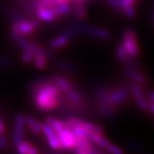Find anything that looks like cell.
<instances>
[{
    "instance_id": "obj_30",
    "label": "cell",
    "mask_w": 154,
    "mask_h": 154,
    "mask_svg": "<svg viewBox=\"0 0 154 154\" xmlns=\"http://www.w3.org/2000/svg\"><path fill=\"white\" fill-rule=\"evenodd\" d=\"M36 9L38 8H52L56 5L51 0H37L36 1Z\"/></svg>"
},
{
    "instance_id": "obj_25",
    "label": "cell",
    "mask_w": 154,
    "mask_h": 154,
    "mask_svg": "<svg viewBox=\"0 0 154 154\" xmlns=\"http://www.w3.org/2000/svg\"><path fill=\"white\" fill-rule=\"evenodd\" d=\"M82 127H83L85 129H87L88 132L90 133H97V134H103L104 129L99 125H96L92 122H82Z\"/></svg>"
},
{
    "instance_id": "obj_11",
    "label": "cell",
    "mask_w": 154,
    "mask_h": 154,
    "mask_svg": "<svg viewBox=\"0 0 154 154\" xmlns=\"http://www.w3.org/2000/svg\"><path fill=\"white\" fill-rule=\"evenodd\" d=\"M51 82L59 89L61 93H67L68 91L74 89L73 83L65 77L61 75H54L51 78Z\"/></svg>"
},
{
    "instance_id": "obj_28",
    "label": "cell",
    "mask_w": 154,
    "mask_h": 154,
    "mask_svg": "<svg viewBox=\"0 0 154 154\" xmlns=\"http://www.w3.org/2000/svg\"><path fill=\"white\" fill-rule=\"evenodd\" d=\"M99 112L101 113V115L106 116V117H110L113 114V107H111L110 105H105V104H99Z\"/></svg>"
},
{
    "instance_id": "obj_35",
    "label": "cell",
    "mask_w": 154,
    "mask_h": 154,
    "mask_svg": "<svg viewBox=\"0 0 154 154\" xmlns=\"http://www.w3.org/2000/svg\"><path fill=\"white\" fill-rule=\"evenodd\" d=\"M146 109H147L148 111L151 113V114H152L154 116V103L152 102H147V104H146Z\"/></svg>"
},
{
    "instance_id": "obj_32",
    "label": "cell",
    "mask_w": 154,
    "mask_h": 154,
    "mask_svg": "<svg viewBox=\"0 0 154 154\" xmlns=\"http://www.w3.org/2000/svg\"><path fill=\"white\" fill-rule=\"evenodd\" d=\"M108 152L112 154H122L123 151L122 150L119 146H117L116 145H114V144H109V146L106 147L105 149Z\"/></svg>"
},
{
    "instance_id": "obj_10",
    "label": "cell",
    "mask_w": 154,
    "mask_h": 154,
    "mask_svg": "<svg viewBox=\"0 0 154 154\" xmlns=\"http://www.w3.org/2000/svg\"><path fill=\"white\" fill-rule=\"evenodd\" d=\"M131 93H132L133 98L135 101V104L138 106L139 109L140 110H145L146 108V100L145 99V97L143 95L142 89L140 88V86L135 83L131 86Z\"/></svg>"
},
{
    "instance_id": "obj_12",
    "label": "cell",
    "mask_w": 154,
    "mask_h": 154,
    "mask_svg": "<svg viewBox=\"0 0 154 154\" xmlns=\"http://www.w3.org/2000/svg\"><path fill=\"white\" fill-rule=\"evenodd\" d=\"M33 60L34 62V65L38 69H39V70L45 69L47 66V54H46V51L43 48H40L38 46L35 54H34Z\"/></svg>"
},
{
    "instance_id": "obj_8",
    "label": "cell",
    "mask_w": 154,
    "mask_h": 154,
    "mask_svg": "<svg viewBox=\"0 0 154 154\" xmlns=\"http://www.w3.org/2000/svg\"><path fill=\"white\" fill-rule=\"evenodd\" d=\"M41 127H42V133L44 134L45 137L46 138L47 143L49 145L50 147L53 150L62 149L59 140H58L55 131L46 122L41 123Z\"/></svg>"
},
{
    "instance_id": "obj_23",
    "label": "cell",
    "mask_w": 154,
    "mask_h": 154,
    "mask_svg": "<svg viewBox=\"0 0 154 154\" xmlns=\"http://www.w3.org/2000/svg\"><path fill=\"white\" fill-rule=\"evenodd\" d=\"M74 12L78 19L80 20L85 19L87 17V11L84 2H75V5L74 7Z\"/></svg>"
},
{
    "instance_id": "obj_31",
    "label": "cell",
    "mask_w": 154,
    "mask_h": 154,
    "mask_svg": "<svg viewBox=\"0 0 154 154\" xmlns=\"http://www.w3.org/2000/svg\"><path fill=\"white\" fill-rule=\"evenodd\" d=\"M139 0H119V9H126L128 7H134Z\"/></svg>"
},
{
    "instance_id": "obj_16",
    "label": "cell",
    "mask_w": 154,
    "mask_h": 154,
    "mask_svg": "<svg viewBox=\"0 0 154 154\" xmlns=\"http://www.w3.org/2000/svg\"><path fill=\"white\" fill-rule=\"evenodd\" d=\"M70 38L67 36L65 33H62L60 35L57 36L55 38H53L51 42H50V47L53 50H58L66 46L69 44Z\"/></svg>"
},
{
    "instance_id": "obj_14",
    "label": "cell",
    "mask_w": 154,
    "mask_h": 154,
    "mask_svg": "<svg viewBox=\"0 0 154 154\" xmlns=\"http://www.w3.org/2000/svg\"><path fill=\"white\" fill-rule=\"evenodd\" d=\"M38 45L37 43L35 42H30L29 45L27 47V49H25L24 51H22V57H21V59H22V63H28L30 62H32L33 59V57L34 54L36 52V51L38 49Z\"/></svg>"
},
{
    "instance_id": "obj_19",
    "label": "cell",
    "mask_w": 154,
    "mask_h": 154,
    "mask_svg": "<svg viewBox=\"0 0 154 154\" xmlns=\"http://www.w3.org/2000/svg\"><path fill=\"white\" fill-rule=\"evenodd\" d=\"M45 122H46V123H47V124H48L56 133L59 132L60 130L63 129L64 128H66L67 127L64 122L60 121V120L57 119V118L53 117V116H48V117L46 118Z\"/></svg>"
},
{
    "instance_id": "obj_20",
    "label": "cell",
    "mask_w": 154,
    "mask_h": 154,
    "mask_svg": "<svg viewBox=\"0 0 154 154\" xmlns=\"http://www.w3.org/2000/svg\"><path fill=\"white\" fill-rule=\"evenodd\" d=\"M70 6L69 5V3H63V4H58L56 5L54 7H52V11L54 12L55 17H57L65 16L70 12Z\"/></svg>"
},
{
    "instance_id": "obj_22",
    "label": "cell",
    "mask_w": 154,
    "mask_h": 154,
    "mask_svg": "<svg viewBox=\"0 0 154 154\" xmlns=\"http://www.w3.org/2000/svg\"><path fill=\"white\" fill-rule=\"evenodd\" d=\"M127 76L129 77L130 79H132L133 81L135 83H137L139 85H142L146 82V78L142 74L139 73V72L133 70V69H128L125 72Z\"/></svg>"
},
{
    "instance_id": "obj_33",
    "label": "cell",
    "mask_w": 154,
    "mask_h": 154,
    "mask_svg": "<svg viewBox=\"0 0 154 154\" xmlns=\"http://www.w3.org/2000/svg\"><path fill=\"white\" fill-rule=\"evenodd\" d=\"M11 65V61L6 57H0V69Z\"/></svg>"
},
{
    "instance_id": "obj_27",
    "label": "cell",
    "mask_w": 154,
    "mask_h": 154,
    "mask_svg": "<svg viewBox=\"0 0 154 154\" xmlns=\"http://www.w3.org/2000/svg\"><path fill=\"white\" fill-rule=\"evenodd\" d=\"M17 146V152H19V153L21 154H28V152H29V150L31 148V146H32V145L28 142V141H24V140H22V142H20V143L18 144Z\"/></svg>"
},
{
    "instance_id": "obj_34",
    "label": "cell",
    "mask_w": 154,
    "mask_h": 154,
    "mask_svg": "<svg viewBox=\"0 0 154 154\" xmlns=\"http://www.w3.org/2000/svg\"><path fill=\"white\" fill-rule=\"evenodd\" d=\"M7 146L6 139L4 136V134H0V149H5Z\"/></svg>"
},
{
    "instance_id": "obj_21",
    "label": "cell",
    "mask_w": 154,
    "mask_h": 154,
    "mask_svg": "<svg viewBox=\"0 0 154 154\" xmlns=\"http://www.w3.org/2000/svg\"><path fill=\"white\" fill-rule=\"evenodd\" d=\"M11 37L16 42L18 48L20 50H22V51H24L25 49H27V47L29 45L30 42L22 35H19V34L11 33Z\"/></svg>"
},
{
    "instance_id": "obj_6",
    "label": "cell",
    "mask_w": 154,
    "mask_h": 154,
    "mask_svg": "<svg viewBox=\"0 0 154 154\" xmlns=\"http://www.w3.org/2000/svg\"><path fill=\"white\" fill-rule=\"evenodd\" d=\"M24 128H25V121L24 116L22 114H17L15 116L14 122V131L12 135L13 143L17 146L23 140L24 136Z\"/></svg>"
},
{
    "instance_id": "obj_38",
    "label": "cell",
    "mask_w": 154,
    "mask_h": 154,
    "mask_svg": "<svg viewBox=\"0 0 154 154\" xmlns=\"http://www.w3.org/2000/svg\"><path fill=\"white\" fill-rule=\"evenodd\" d=\"M73 1H75V2H84L85 0H73Z\"/></svg>"
},
{
    "instance_id": "obj_2",
    "label": "cell",
    "mask_w": 154,
    "mask_h": 154,
    "mask_svg": "<svg viewBox=\"0 0 154 154\" xmlns=\"http://www.w3.org/2000/svg\"><path fill=\"white\" fill-rule=\"evenodd\" d=\"M122 45L126 50L129 57H136L139 55V45L137 38L134 31L132 29H127L124 31L122 38Z\"/></svg>"
},
{
    "instance_id": "obj_1",
    "label": "cell",
    "mask_w": 154,
    "mask_h": 154,
    "mask_svg": "<svg viewBox=\"0 0 154 154\" xmlns=\"http://www.w3.org/2000/svg\"><path fill=\"white\" fill-rule=\"evenodd\" d=\"M34 106L40 111H50L58 106L61 92L51 82L41 81L31 87Z\"/></svg>"
},
{
    "instance_id": "obj_17",
    "label": "cell",
    "mask_w": 154,
    "mask_h": 154,
    "mask_svg": "<svg viewBox=\"0 0 154 154\" xmlns=\"http://www.w3.org/2000/svg\"><path fill=\"white\" fill-rule=\"evenodd\" d=\"M25 125H27L28 128L35 134H40L42 133V127L41 123L38 122L34 117L31 116H24Z\"/></svg>"
},
{
    "instance_id": "obj_36",
    "label": "cell",
    "mask_w": 154,
    "mask_h": 154,
    "mask_svg": "<svg viewBox=\"0 0 154 154\" xmlns=\"http://www.w3.org/2000/svg\"><path fill=\"white\" fill-rule=\"evenodd\" d=\"M5 132V124L2 121L1 117H0V134H4Z\"/></svg>"
},
{
    "instance_id": "obj_15",
    "label": "cell",
    "mask_w": 154,
    "mask_h": 154,
    "mask_svg": "<svg viewBox=\"0 0 154 154\" xmlns=\"http://www.w3.org/2000/svg\"><path fill=\"white\" fill-rule=\"evenodd\" d=\"M89 140L92 143L95 144L96 146H98L99 147L103 149H106V147L109 146V144L110 143L108 139L102 134H97V133H91L89 134Z\"/></svg>"
},
{
    "instance_id": "obj_4",
    "label": "cell",
    "mask_w": 154,
    "mask_h": 154,
    "mask_svg": "<svg viewBox=\"0 0 154 154\" xmlns=\"http://www.w3.org/2000/svg\"><path fill=\"white\" fill-rule=\"evenodd\" d=\"M128 90L125 88H119L111 90L107 92V95L105 98L104 103L105 105H108L114 107L116 105H121L122 103H123L128 98Z\"/></svg>"
},
{
    "instance_id": "obj_26",
    "label": "cell",
    "mask_w": 154,
    "mask_h": 154,
    "mask_svg": "<svg viewBox=\"0 0 154 154\" xmlns=\"http://www.w3.org/2000/svg\"><path fill=\"white\" fill-rule=\"evenodd\" d=\"M116 57L120 62H125L129 58V56L128 55L126 50L124 49L122 44L119 45L116 49Z\"/></svg>"
},
{
    "instance_id": "obj_13",
    "label": "cell",
    "mask_w": 154,
    "mask_h": 154,
    "mask_svg": "<svg viewBox=\"0 0 154 154\" xmlns=\"http://www.w3.org/2000/svg\"><path fill=\"white\" fill-rule=\"evenodd\" d=\"M36 16L39 20L45 22H53L57 18L52 11V8H38L36 9Z\"/></svg>"
},
{
    "instance_id": "obj_9",
    "label": "cell",
    "mask_w": 154,
    "mask_h": 154,
    "mask_svg": "<svg viewBox=\"0 0 154 154\" xmlns=\"http://www.w3.org/2000/svg\"><path fill=\"white\" fill-rule=\"evenodd\" d=\"M73 151L77 154L96 153V151L94 148V145L88 138L76 137L75 146L73 149Z\"/></svg>"
},
{
    "instance_id": "obj_3",
    "label": "cell",
    "mask_w": 154,
    "mask_h": 154,
    "mask_svg": "<svg viewBox=\"0 0 154 154\" xmlns=\"http://www.w3.org/2000/svg\"><path fill=\"white\" fill-rule=\"evenodd\" d=\"M38 26L39 23L37 21H28L22 17L20 20L14 21V22L11 24V32L19 35L26 36L33 33Z\"/></svg>"
},
{
    "instance_id": "obj_29",
    "label": "cell",
    "mask_w": 154,
    "mask_h": 154,
    "mask_svg": "<svg viewBox=\"0 0 154 154\" xmlns=\"http://www.w3.org/2000/svg\"><path fill=\"white\" fill-rule=\"evenodd\" d=\"M74 134L76 136V137H82V138H88L89 137V134L90 133L88 132L87 129H85L83 127H76V128H74L71 129Z\"/></svg>"
},
{
    "instance_id": "obj_18",
    "label": "cell",
    "mask_w": 154,
    "mask_h": 154,
    "mask_svg": "<svg viewBox=\"0 0 154 154\" xmlns=\"http://www.w3.org/2000/svg\"><path fill=\"white\" fill-rule=\"evenodd\" d=\"M66 94V97L68 100L71 103L72 105H74L75 106H81L82 104V95L79 94L77 91L74 89L68 91Z\"/></svg>"
},
{
    "instance_id": "obj_5",
    "label": "cell",
    "mask_w": 154,
    "mask_h": 154,
    "mask_svg": "<svg viewBox=\"0 0 154 154\" xmlns=\"http://www.w3.org/2000/svg\"><path fill=\"white\" fill-rule=\"evenodd\" d=\"M57 138L59 140L62 149L65 150H73L75 146L76 137L70 128H64L63 129L60 130L59 132L56 133Z\"/></svg>"
},
{
    "instance_id": "obj_7",
    "label": "cell",
    "mask_w": 154,
    "mask_h": 154,
    "mask_svg": "<svg viewBox=\"0 0 154 154\" xmlns=\"http://www.w3.org/2000/svg\"><path fill=\"white\" fill-rule=\"evenodd\" d=\"M81 29H82V33H85L88 36H91V37H94V38L102 39V40L109 39L110 37V32L108 30L105 29V28L82 24L81 25Z\"/></svg>"
},
{
    "instance_id": "obj_37",
    "label": "cell",
    "mask_w": 154,
    "mask_h": 154,
    "mask_svg": "<svg viewBox=\"0 0 154 154\" xmlns=\"http://www.w3.org/2000/svg\"><path fill=\"white\" fill-rule=\"evenodd\" d=\"M148 96H149V99H150V100H151V102L154 103V91L150 92L148 94Z\"/></svg>"
},
{
    "instance_id": "obj_24",
    "label": "cell",
    "mask_w": 154,
    "mask_h": 154,
    "mask_svg": "<svg viewBox=\"0 0 154 154\" xmlns=\"http://www.w3.org/2000/svg\"><path fill=\"white\" fill-rule=\"evenodd\" d=\"M56 66L60 70L65 72L75 71V67L71 63L65 60H57L55 63Z\"/></svg>"
}]
</instances>
